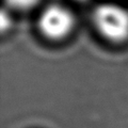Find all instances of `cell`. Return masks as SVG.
<instances>
[{"mask_svg": "<svg viewBox=\"0 0 128 128\" xmlns=\"http://www.w3.org/2000/svg\"><path fill=\"white\" fill-rule=\"evenodd\" d=\"M93 22L108 41L122 43L128 38V12L122 6L112 3L98 6L93 12Z\"/></svg>", "mask_w": 128, "mask_h": 128, "instance_id": "1", "label": "cell"}, {"mask_svg": "<svg viewBox=\"0 0 128 128\" xmlns=\"http://www.w3.org/2000/svg\"><path fill=\"white\" fill-rule=\"evenodd\" d=\"M76 1H84V0H76Z\"/></svg>", "mask_w": 128, "mask_h": 128, "instance_id": "4", "label": "cell"}, {"mask_svg": "<svg viewBox=\"0 0 128 128\" xmlns=\"http://www.w3.org/2000/svg\"><path fill=\"white\" fill-rule=\"evenodd\" d=\"M75 27V17L65 6L51 4L42 12L38 18L41 33L51 41H61L70 34Z\"/></svg>", "mask_w": 128, "mask_h": 128, "instance_id": "2", "label": "cell"}, {"mask_svg": "<svg viewBox=\"0 0 128 128\" xmlns=\"http://www.w3.org/2000/svg\"><path fill=\"white\" fill-rule=\"evenodd\" d=\"M8 6L18 11H25L33 8L40 2V0H6Z\"/></svg>", "mask_w": 128, "mask_h": 128, "instance_id": "3", "label": "cell"}]
</instances>
